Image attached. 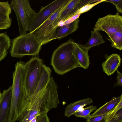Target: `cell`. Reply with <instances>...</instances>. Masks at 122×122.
Listing matches in <instances>:
<instances>
[{
  "label": "cell",
  "mask_w": 122,
  "mask_h": 122,
  "mask_svg": "<svg viewBox=\"0 0 122 122\" xmlns=\"http://www.w3.org/2000/svg\"><path fill=\"white\" fill-rule=\"evenodd\" d=\"M105 61L102 62V64L103 72L108 76L113 74L117 70L120 65L121 59L119 55L113 54L108 56L105 55Z\"/></svg>",
  "instance_id": "8fae6325"
},
{
  "label": "cell",
  "mask_w": 122,
  "mask_h": 122,
  "mask_svg": "<svg viewBox=\"0 0 122 122\" xmlns=\"http://www.w3.org/2000/svg\"><path fill=\"white\" fill-rule=\"evenodd\" d=\"M91 36L87 43L84 44H78L83 50L88 52L93 47L104 43L105 41L99 31L93 30L91 31Z\"/></svg>",
  "instance_id": "2e32d148"
},
{
  "label": "cell",
  "mask_w": 122,
  "mask_h": 122,
  "mask_svg": "<svg viewBox=\"0 0 122 122\" xmlns=\"http://www.w3.org/2000/svg\"><path fill=\"white\" fill-rule=\"evenodd\" d=\"M106 0H100L99 1L93 3H91L86 5L78 10L73 15L74 16L82 14L86 12L91 9L93 7L99 3L105 2Z\"/></svg>",
  "instance_id": "7402d4cb"
},
{
  "label": "cell",
  "mask_w": 122,
  "mask_h": 122,
  "mask_svg": "<svg viewBox=\"0 0 122 122\" xmlns=\"http://www.w3.org/2000/svg\"><path fill=\"white\" fill-rule=\"evenodd\" d=\"M107 113L92 117H90L86 119V122H106L105 117Z\"/></svg>",
  "instance_id": "d4e9b609"
},
{
  "label": "cell",
  "mask_w": 122,
  "mask_h": 122,
  "mask_svg": "<svg viewBox=\"0 0 122 122\" xmlns=\"http://www.w3.org/2000/svg\"><path fill=\"white\" fill-rule=\"evenodd\" d=\"M91 1V0H71L58 17L57 20L59 23L61 22H63L72 17L78 10L84 5L90 4Z\"/></svg>",
  "instance_id": "9c48e42d"
},
{
  "label": "cell",
  "mask_w": 122,
  "mask_h": 122,
  "mask_svg": "<svg viewBox=\"0 0 122 122\" xmlns=\"http://www.w3.org/2000/svg\"><path fill=\"white\" fill-rule=\"evenodd\" d=\"M12 22V19L9 16L0 13V30L8 29Z\"/></svg>",
  "instance_id": "44dd1931"
},
{
  "label": "cell",
  "mask_w": 122,
  "mask_h": 122,
  "mask_svg": "<svg viewBox=\"0 0 122 122\" xmlns=\"http://www.w3.org/2000/svg\"><path fill=\"white\" fill-rule=\"evenodd\" d=\"M93 30L103 31L107 35L117 31L122 32V16L117 12L115 15L109 14L99 18Z\"/></svg>",
  "instance_id": "ba28073f"
},
{
  "label": "cell",
  "mask_w": 122,
  "mask_h": 122,
  "mask_svg": "<svg viewBox=\"0 0 122 122\" xmlns=\"http://www.w3.org/2000/svg\"><path fill=\"white\" fill-rule=\"evenodd\" d=\"M122 98V95L117 97H114L109 102L97 109L90 117L98 116L108 113L112 110Z\"/></svg>",
  "instance_id": "e0dca14e"
},
{
  "label": "cell",
  "mask_w": 122,
  "mask_h": 122,
  "mask_svg": "<svg viewBox=\"0 0 122 122\" xmlns=\"http://www.w3.org/2000/svg\"><path fill=\"white\" fill-rule=\"evenodd\" d=\"M12 10L8 1H0V13L8 16L11 14Z\"/></svg>",
  "instance_id": "603a6c76"
},
{
  "label": "cell",
  "mask_w": 122,
  "mask_h": 122,
  "mask_svg": "<svg viewBox=\"0 0 122 122\" xmlns=\"http://www.w3.org/2000/svg\"><path fill=\"white\" fill-rule=\"evenodd\" d=\"M70 1L57 10L39 27L31 33L42 45L54 40L55 33L59 24L58 18L61 11Z\"/></svg>",
  "instance_id": "8992f818"
},
{
  "label": "cell",
  "mask_w": 122,
  "mask_h": 122,
  "mask_svg": "<svg viewBox=\"0 0 122 122\" xmlns=\"http://www.w3.org/2000/svg\"><path fill=\"white\" fill-rule=\"evenodd\" d=\"M106 122H122V108L119 110L113 117Z\"/></svg>",
  "instance_id": "cb8c5ba5"
},
{
  "label": "cell",
  "mask_w": 122,
  "mask_h": 122,
  "mask_svg": "<svg viewBox=\"0 0 122 122\" xmlns=\"http://www.w3.org/2000/svg\"><path fill=\"white\" fill-rule=\"evenodd\" d=\"M75 44L70 39L61 45L53 52L51 64L58 74L63 75L76 68L80 67L73 54Z\"/></svg>",
  "instance_id": "7a4b0ae2"
},
{
  "label": "cell",
  "mask_w": 122,
  "mask_h": 122,
  "mask_svg": "<svg viewBox=\"0 0 122 122\" xmlns=\"http://www.w3.org/2000/svg\"><path fill=\"white\" fill-rule=\"evenodd\" d=\"M70 0H56L45 6H42L36 13L28 27V31L31 33L41 25L60 7Z\"/></svg>",
  "instance_id": "52a82bcc"
},
{
  "label": "cell",
  "mask_w": 122,
  "mask_h": 122,
  "mask_svg": "<svg viewBox=\"0 0 122 122\" xmlns=\"http://www.w3.org/2000/svg\"><path fill=\"white\" fill-rule=\"evenodd\" d=\"M25 65L24 87L28 98L34 93L46 65L41 59L36 56L25 63Z\"/></svg>",
  "instance_id": "277c9868"
},
{
  "label": "cell",
  "mask_w": 122,
  "mask_h": 122,
  "mask_svg": "<svg viewBox=\"0 0 122 122\" xmlns=\"http://www.w3.org/2000/svg\"><path fill=\"white\" fill-rule=\"evenodd\" d=\"M25 65L21 61L17 62L13 73L11 98L7 122H15L28 107V98L24 87Z\"/></svg>",
  "instance_id": "6da1fadb"
},
{
  "label": "cell",
  "mask_w": 122,
  "mask_h": 122,
  "mask_svg": "<svg viewBox=\"0 0 122 122\" xmlns=\"http://www.w3.org/2000/svg\"><path fill=\"white\" fill-rule=\"evenodd\" d=\"M42 45L31 33L18 36L11 41L10 52L11 56L21 58L25 56L38 55Z\"/></svg>",
  "instance_id": "3957f363"
},
{
  "label": "cell",
  "mask_w": 122,
  "mask_h": 122,
  "mask_svg": "<svg viewBox=\"0 0 122 122\" xmlns=\"http://www.w3.org/2000/svg\"><path fill=\"white\" fill-rule=\"evenodd\" d=\"M1 93L0 90V102L1 101Z\"/></svg>",
  "instance_id": "f546056e"
},
{
  "label": "cell",
  "mask_w": 122,
  "mask_h": 122,
  "mask_svg": "<svg viewBox=\"0 0 122 122\" xmlns=\"http://www.w3.org/2000/svg\"><path fill=\"white\" fill-rule=\"evenodd\" d=\"M50 119L48 116L47 113L46 114L40 117L36 122H49Z\"/></svg>",
  "instance_id": "f1b7e54d"
},
{
  "label": "cell",
  "mask_w": 122,
  "mask_h": 122,
  "mask_svg": "<svg viewBox=\"0 0 122 122\" xmlns=\"http://www.w3.org/2000/svg\"><path fill=\"white\" fill-rule=\"evenodd\" d=\"M97 109L96 106L93 105L87 107L81 111H78L73 115L77 117L83 118L86 119L90 116L91 113Z\"/></svg>",
  "instance_id": "ffe728a7"
},
{
  "label": "cell",
  "mask_w": 122,
  "mask_h": 122,
  "mask_svg": "<svg viewBox=\"0 0 122 122\" xmlns=\"http://www.w3.org/2000/svg\"><path fill=\"white\" fill-rule=\"evenodd\" d=\"M117 76L116 77L117 82L116 85L117 86H122V73L118 71L117 70Z\"/></svg>",
  "instance_id": "83f0119b"
},
{
  "label": "cell",
  "mask_w": 122,
  "mask_h": 122,
  "mask_svg": "<svg viewBox=\"0 0 122 122\" xmlns=\"http://www.w3.org/2000/svg\"><path fill=\"white\" fill-rule=\"evenodd\" d=\"M81 14H80L75 15L74 16H73L69 18L67 20L63 22L64 23H63V25H64L71 23L73 22L77 18H79V17Z\"/></svg>",
  "instance_id": "4316f807"
},
{
  "label": "cell",
  "mask_w": 122,
  "mask_h": 122,
  "mask_svg": "<svg viewBox=\"0 0 122 122\" xmlns=\"http://www.w3.org/2000/svg\"><path fill=\"white\" fill-rule=\"evenodd\" d=\"M93 102L91 98H88L81 100L70 103L65 108L64 115L67 117H69L81 107L90 105Z\"/></svg>",
  "instance_id": "9a60e30c"
},
{
  "label": "cell",
  "mask_w": 122,
  "mask_h": 122,
  "mask_svg": "<svg viewBox=\"0 0 122 122\" xmlns=\"http://www.w3.org/2000/svg\"><path fill=\"white\" fill-rule=\"evenodd\" d=\"M12 87L4 90L1 93L0 103V122H7L9 113L11 101Z\"/></svg>",
  "instance_id": "30bf717a"
},
{
  "label": "cell",
  "mask_w": 122,
  "mask_h": 122,
  "mask_svg": "<svg viewBox=\"0 0 122 122\" xmlns=\"http://www.w3.org/2000/svg\"><path fill=\"white\" fill-rule=\"evenodd\" d=\"M11 45V40L7 32L0 33V62L7 55Z\"/></svg>",
  "instance_id": "ac0fdd59"
},
{
  "label": "cell",
  "mask_w": 122,
  "mask_h": 122,
  "mask_svg": "<svg viewBox=\"0 0 122 122\" xmlns=\"http://www.w3.org/2000/svg\"><path fill=\"white\" fill-rule=\"evenodd\" d=\"M49 111L39 107L31 108L24 112L17 121L19 122H36L40 117Z\"/></svg>",
  "instance_id": "7c38bea8"
},
{
  "label": "cell",
  "mask_w": 122,
  "mask_h": 122,
  "mask_svg": "<svg viewBox=\"0 0 122 122\" xmlns=\"http://www.w3.org/2000/svg\"><path fill=\"white\" fill-rule=\"evenodd\" d=\"M73 54L80 67L85 69L88 68L90 61L88 52L83 50L78 44L75 43Z\"/></svg>",
  "instance_id": "5bb4252c"
},
{
  "label": "cell",
  "mask_w": 122,
  "mask_h": 122,
  "mask_svg": "<svg viewBox=\"0 0 122 122\" xmlns=\"http://www.w3.org/2000/svg\"><path fill=\"white\" fill-rule=\"evenodd\" d=\"M79 18H78L71 23L64 25L57 28L54 39L65 37L76 31L79 28Z\"/></svg>",
  "instance_id": "4fadbf2b"
},
{
  "label": "cell",
  "mask_w": 122,
  "mask_h": 122,
  "mask_svg": "<svg viewBox=\"0 0 122 122\" xmlns=\"http://www.w3.org/2000/svg\"><path fill=\"white\" fill-rule=\"evenodd\" d=\"M10 5L16 15L19 36L26 34L29 25L36 13L31 7L28 0H13Z\"/></svg>",
  "instance_id": "5b68a950"
},
{
  "label": "cell",
  "mask_w": 122,
  "mask_h": 122,
  "mask_svg": "<svg viewBox=\"0 0 122 122\" xmlns=\"http://www.w3.org/2000/svg\"><path fill=\"white\" fill-rule=\"evenodd\" d=\"M107 39L111 42V46L120 50L122 49V32L117 31L108 35Z\"/></svg>",
  "instance_id": "d6986e66"
},
{
  "label": "cell",
  "mask_w": 122,
  "mask_h": 122,
  "mask_svg": "<svg viewBox=\"0 0 122 122\" xmlns=\"http://www.w3.org/2000/svg\"><path fill=\"white\" fill-rule=\"evenodd\" d=\"M105 2L112 3L115 6L118 12L122 13V0H106Z\"/></svg>",
  "instance_id": "484cf974"
}]
</instances>
